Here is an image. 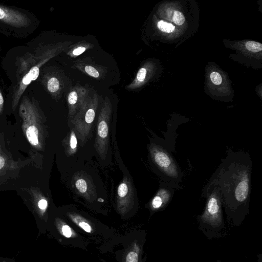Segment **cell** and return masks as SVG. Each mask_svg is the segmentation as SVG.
Instances as JSON below:
<instances>
[{
  "instance_id": "obj_1",
  "label": "cell",
  "mask_w": 262,
  "mask_h": 262,
  "mask_svg": "<svg viewBox=\"0 0 262 262\" xmlns=\"http://www.w3.org/2000/svg\"><path fill=\"white\" fill-rule=\"evenodd\" d=\"M251 172L249 154L230 149L211 177L220 187L226 214L234 222L242 221L249 211Z\"/></svg>"
},
{
  "instance_id": "obj_2",
  "label": "cell",
  "mask_w": 262,
  "mask_h": 262,
  "mask_svg": "<svg viewBox=\"0 0 262 262\" xmlns=\"http://www.w3.org/2000/svg\"><path fill=\"white\" fill-rule=\"evenodd\" d=\"M148 151L151 163L163 182L180 188L183 173L168 147L152 142Z\"/></svg>"
},
{
  "instance_id": "obj_3",
  "label": "cell",
  "mask_w": 262,
  "mask_h": 262,
  "mask_svg": "<svg viewBox=\"0 0 262 262\" xmlns=\"http://www.w3.org/2000/svg\"><path fill=\"white\" fill-rule=\"evenodd\" d=\"M202 196L206 198V203L203 213L199 216L201 223L214 228L221 227L223 216L220 189L211 178L204 186Z\"/></svg>"
},
{
  "instance_id": "obj_4",
  "label": "cell",
  "mask_w": 262,
  "mask_h": 262,
  "mask_svg": "<svg viewBox=\"0 0 262 262\" xmlns=\"http://www.w3.org/2000/svg\"><path fill=\"white\" fill-rule=\"evenodd\" d=\"M98 104V95L96 92L89 93L83 105L71 120L73 129L77 138L84 142L88 138Z\"/></svg>"
},
{
  "instance_id": "obj_5",
  "label": "cell",
  "mask_w": 262,
  "mask_h": 262,
  "mask_svg": "<svg viewBox=\"0 0 262 262\" xmlns=\"http://www.w3.org/2000/svg\"><path fill=\"white\" fill-rule=\"evenodd\" d=\"M24 132L29 143L37 148H41L42 130L38 112L29 101L24 100L20 106Z\"/></svg>"
},
{
  "instance_id": "obj_6",
  "label": "cell",
  "mask_w": 262,
  "mask_h": 262,
  "mask_svg": "<svg viewBox=\"0 0 262 262\" xmlns=\"http://www.w3.org/2000/svg\"><path fill=\"white\" fill-rule=\"evenodd\" d=\"M112 104L106 97L99 114L97 123L95 148L102 159H105L109 146V127L112 114Z\"/></svg>"
},
{
  "instance_id": "obj_7",
  "label": "cell",
  "mask_w": 262,
  "mask_h": 262,
  "mask_svg": "<svg viewBox=\"0 0 262 262\" xmlns=\"http://www.w3.org/2000/svg\"><path fill=\"white\" fill-rule=\"evenodd\" d=\"M63 48V46H59L48 50L45 53L42 57L34 65L32 66L29 71H26L20 78L15 89L12 101V107L14 108L17 105L20 97L30 83L36 80L39 74L40 68L46 62L60 52Z\"/></svg>"
},
{
  "instance_id": "obj_8",
  "label": "cell",
  "mask_w": 262,
  "mask_h": 262,
  "mask_svg": "<svg viewBox=\"0 0 262 262\" xmlns=\"http://www.w3.org/2000/svg\"><path fill=\"white\" fill-rule=\"evenodd\" d=\"M176 189L177 187L169 183L161 182L158 190L149 203L150 210L157 211L166 207L172 200Z\"/></svg>"
},
{
  "instance_id": "obj_9",
  "label": "cell",
  "mask_w": 262,
  "mask_h": 262,
  "mask_svg": "<svg viewBox=\"0 0 262 262\" xmlns=\"http://www.w3.org/2000/svg\"><path fill=\"white\" fill-rule=\"evenodd\" d=\"M134 188L129 179L125 176L117 189V204L121 212L126 211L134 203Z\"/></svg>"
},
{
  "instance_id": "obj_10",
  "label": "cell",
  "mask_w": 262,
  "mask_h": 262,
  "mask_svg": "<svg viewBox=\"0 0 262 262\" xmlns=\"http://www.w3.org/2000/svg\"><path fill=\"white\" fill-rule=\"evenodd\" d=\"M90 93V90L81 85L75 86L69 92L67 102L69 118L72 120L80 110Z\"/></svg>"
},
{
  "instance_id": "obj_11",
  "label": "cell",
  "mask_w": 262,
  "mask_h": 262,
  "mask_svg": "<svg viewBox=\"0 0 262 262\" xmlns=\"http://www.w3.org/2000/svg\"><path fill=\"white\" fill-rule=\"evenodd\" d=\"M0 20L17 28L26 27L30 22L24 13L2 5H0Z\"/></svg>"
},
{
  "instance_id": "obj_12",
  "label": "cell",
  "mask_w": 262,
  "mask_h": 262,
  "mask_svg": "<svg viewBox=\"0 0 262 262\" xmlns=\"http://www.w3.org/2000/svg\"><path fill=\"white\" fill-rule=\"evenodd\" d=\"M78 69L82 71L90 76L95 78H99L102 75L104 71L102 69L97 68L96 66L90 64L79 63L77 64Z\"/></svg>"
},
{
  "instance_id": "obj_13",
  "label": "cell",
  "mask_w": 262,
  "mask_h": 262,
  "mask_svg": "<svg viewBox=\"0 0 262 262\" xmlns=\"http://www.w3.org/2000/svg\"><path fill=\"white\" fill-rule=\"evenodd\" d=\"M66 151L69 156L75 154L76 152L77 147V140L76 134L74 129L70 131L66 140Z\"/></svg>"
},
{
  "instance_id": "obj_14",
  "label": "cell",
  "mask_w": 262,
  "mask_h": 262,
  "mask_svg": "<svg viewBox=\"0 0 262 262\" xmlns=\"http://www.w3.org/2000/svg\"><path fill=\"white\" fill-rule=\"evenodd\" d=\"M68 215L73 222L76 224L84 231L88 233H91L92 232L93 228L91 225L82 216L77 214L73 213H68Z\"/></svg>"
},
{
  "instance_id": "obj_15",
  "label": "cell",
  "mask_w": 262,
  "mask_h": 262,
  "mask_svg": "<svg viewBox=\"0 0 262 262\" xmlns=\"http://www.w3.org/2000/svg\"><path fill=\"white\" fill-rule=\"evenodd\" d=\"M74 185L78 191L85 197L89 196V187L86 180L82 177H77L74 181Z\"/></svg>"
},
{
  "instance_id": "obj_16",
  "label": "cell",
  "mask_w": 262,
  "mask_h": 262,
  "mask_svg": "<svg viewBox=\"0 0 262 262\" xmlns=\"http://www.w3.org/2000/svg\"><path fill=\"white\" fill-rule=\"evenodd\" d=\"M59 80L55 76L50 77L47 82V87L48 91L52 94L57 93L60 89Z\"/></svg>"
},
{
  "instance_id": "obj_17",
  "label": "cell",
  "mask_w": 262,
  "mask_h": 262,
  "mask_svg": "<svg viewBox=\"0 0 262 262\" xmlns=\"http://www.w3.org/2000/svg\"><path fill=\"white\" fill-rule=\"evenodd\" d=\"M89 43H82L75 46L68 54L72 57H75L83 53L87 49L91 48L93 46Z\"/></svg>"
},
{
  "instance_id": "obj_18",
  "label": "cell",
  "mask_w": 262,
  "mask_h": 262,
  "mask_svg": "<svg viewBox=\"0 0 262 262\" xmlns=\"http://www.w3.org/2000/svg\"><path fill=\"white\" fill-rule=\"evenodd\" d=\"M58 227H59V230L62 235L67 238H70L72 236V230L70 227L64 223L59 221L57 222Z\"/></svg>"
},
{
  "instance_id": "obj_19",
  "label": "cell",
  "mask_w": 262,
  "mask_h": 262,
  "mask_svg": "<svg viewBox=\"0 0 262 262\" xmlns=\"http://www.w3.org/2000/svg\"><path fill=\"white\" fill-rule=\"evenodd\" d=\"M157 27L160 30L166 33H171L173 31L175 28L174 26L171 24L163 20H160L158 23Z\"/></svg>"
},
{
  "instance_id": "obj_20",
  "label": "cell",
  "mask_w": 262,
  "mask_h": 262,
  "mask_svg": "<svg viewBox=\"0 0 262 262\" xmlns=\"http://www.w3.org/2000/svg\"><path fill=\"white\" fill-rule=\"evenodd\" d=\"M247 49L252 52H258L262 50V44L254 41H249L246 43Z\"/></svg>"
},
{
  "instance_id": "obj_21",
  "label": "cell",
  "mask_w": 262,
  "mask_h": 262,
  "mask_svg": "<svg viewBox=\"0 0 262 262\" xmlns=\"http://www.w3.org/2000/svg\"><path fill=\"white\" fill-rule=\"evenodd\" d=\"M172 19L173 22L177 25H182L185 21V17L183 13L180 11L174 12Z\"/></svg>"
},
{
  "instance_id": "obj_22",
  "label": "cell",
  "mask_w": 262,
  "mask_h": 262,
  "mask_svg": "<svg viewBox=\"0 0 262 262\" xmlns=\"http://www.w3.org/2000/svg\"><path fill=\"white\" fill-rule=\"evenodd\" d=\"M48 205L47 200L45 198H41L37 202V206L40 214H43L46 211Z\"/></svg>"
},
{
  "instance_id": "obj_23",
  "label": "cell",
  "mask_w": 262,
  "mask_h": 262,
  "mask_svg": "<svg viewBox=\"0 0 262 262\" xmlns=\"http://www.w3.org/2000/svg\"><path fill=\"white\" fill-rule=\"evenodd\" d=\"M210 79L212 82L215 85L220 84L222 81L221 75L216 72H213L210 74Z\"/></svg>"
},
{
  "instance_id": "obj_24",
  "label": "cell",
  "mask_w": 262,
  "mask_h": 262,
  "mask_svg": "<svg viewBox=\"0 0 262 262\" xmlns=\"http://www.w3.org/2000/svg\"><path fill=\"white\" fill-rule=\"evenodd\" d=\"M138 254L134 251H130L126 257L125 262H138Z\"/></svg>"
},
{
  "instance_id": "obj_25",
  "label": "cell",
  "mask_w": 262,
  "mask_h": 262,
  "mask_svg": "<svg viewBox=\"0 0 262 262\" xmlns=\"http://www.w3.org/2000/svg\"><path fill=\"white\" fill-rule=\"evenodd\" d=\"M6 165V160L4 156L0 155V171Z\"/></svg>"
},
{
  "instance_id": "obj_26",
  "label": "cell",
  "mask_w": 262,
  "mask_h": 262,
  "mask_svg": "<svg viewBox=\"0 0 262 262\" xmlns=\"http://www.w3.org/2000/svg\"><path fill=\"white\" fill-rule=\"evenodd\" d=\"M4 98L2 95V94L0 91V113H1L3 109V106H4Z\"/></svg>"
}]
</instances>
